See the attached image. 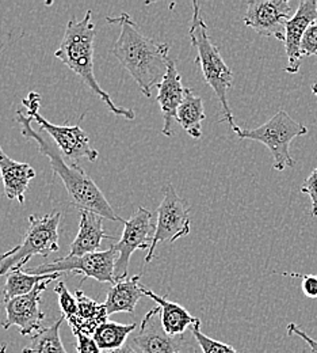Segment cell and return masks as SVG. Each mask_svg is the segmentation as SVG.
<instances>
[{"label": "cell", "mask_w": 317, "mask_h": 353, "mask_svg": "<svg viewBox=\"0 0 317 353\" xmlns=\"http://www.w3.org/2000/svg\"><path fill=\"white\" fill-rule=\"evenodd\" d=\"M22 105L28 109L29 117L37 123L44 132L54 141L57 148L64 154L72 163H78L79 159L86 158L90 162H95L99 157V152L91 145L90 137L80 125H56L43 117L39 112L41 106L40 94L32 91L23 99Z\"/></svg>", "instance_id": "cell-7"}, {"label": "cell", "mask_w": 317, "mask_h": 353, "mask_svg": "<svg viewBox=\"0 0 317 353\" xmlns=\"http://www.w3.org/2000/svg\"><path fill=\"white\" fill-rule=\"evenodd\" d=\"M0 176L6 197L23 204L25 193L30 181L36 176V170L29 163L14 161L0 147Z\"/></svg>", "instance_id": "cell-16"}, {"label": "cell", "mask_w": 317, "mask_h": 353, "mask_svg": "<svg viewBox=\"0 0 317 353\" xmlns=\"http://www.w3.org/2000/svg\"><path fill=\"white\" fill-rule=\"evenodd\" d=\"M199 326L201 323H197L194 326L190 327L191 330V334L193 337L197 340L199 348L202 350L204 353H239L233 347L224 344V343H220V341H216L208 336H205L204 333H201L199 330Z\"/></svg>", "instance_id": "cell-26"}, {"label": "cell", "mask_w": 317, "mask_h": 353, "mask_svg": "<svg viewBox=\"0 0 317 353\" xmlns=\"http://www.w3.org/2000/svg\"><path fill=\"white\" fill-rule=\"evenodd\" d=\"M64 316H60L52 326L43 327L32 336L30 343L22 350V353H67L60 339V327Z\"/></svg>", "instance_id": "cell-24"}, {"label": "cell", "mask_w": 317, "mask_h": 353, "mask_svg": "<svg viewBox=\"0 0 317 353\" xmlns=\"http://www.w3.org/2000/svg\"><path fill=\"white\" fill-rule=\"evenodd\" d=\"M204 101L195 95L191 88H187L186 98L177 112V123L194 139L202 136V121L205 120Z\"/></svg>", "instance_id": "cell-21"}, {"label": "cell", "mask_w": 317, "mask_h": 353, "mask_svg": "<svg viewBox=\"0 0 317 353\" xmlns=\"http://www.w3.org/2000/svg\"><path fill=\"white\" fill-rule=\"evenodd\" d=\"M140 280L141 274H136L131 279L127 277L120 280L111 285L107 292L106 302L103 303L107 315H113L116 312H135L137 302L145 296L140 288Z\"/></svg>", "instance_id": "cell-19"}, {"label": "cell", "mask_w": 317, "mask_h": 353, "mask_svg": "<svg viewBox=\"0 0 317 353\" xmlns=\"http://www.w3.org/2000/svg\"><path fill=\"white\" fill-rule=\"evenodd\" d=\"M60 277V273H50V274H32L23 270L22 268L12 269L7 274V280L3 288V302H8L14 298L23 296L30 294L40 283L45 280H56Z\"/></svg>", "instance_id": "cell-22"}, {"label": "cell", "mask_w": 317, "mask_h": 353, "mask_svg": "<svg viewBox=\"0 0 317 353\" xmlns=\"http://www.w3.org/2000/svg\"><path fill=\"white\" fill-rule=\"evenodd\" d=\"M191 44L197 49V57L194 60L202 70L205 82L213 88L223 108V121H227L230 130L234 132L237 125L228 102V90L233 85V72L224 61L220 49L213 44L208 25L201 14V4L193 1V19L188 29Z\"/></svg>", "instance_id": "cell-4"}, {"label": "cell", "mask_w": 317, "mask_h": 353, "mask_svg": "<svg viewBox=\"0 0 317 353\" xmlns=\"http://www.w3.org/2000/svg\"><path fill=\"white\" fill-rule=\"evenodd\" d=\"M136 323L121 325L116 322H105L102 323L95 333L92 334L95 343L100 348V351H117L121 350L128 339V336L136 329Z\"/></svg>", "instance_id": "cell-23"}, {"label": "cell", "mask_w": 317, "mask_h": 353, "mask_svg": "<svg viewBox=\"0 0 317 353\" xmlns=\"http://www.w3.org/2000/svg\"><path fill=\"white\" fill-rule=\"evenodd\" d=\"M301 56L303 57H311L317 54V22L311 25L308 30L305 32L303 41H301V48H300Z\"/></svg>", "instance_id": "cell-27"}, {"label": "cell", "mask_w": 317, "mask_h": 353, "mask_svg": "<svg viewBox=\"0 0 317 353\" xmlns=\"http://www.w3.org/2000/svg\"><path fill=\"white\" fill-rule=\"evenodd\" d=\"M118 259V253L114 245L109 250L90 253L80 257L65 256L57 259L53 263L39 265L33 269L26 270L32 274H50V273H64L69 272L74 274L82 276V283L86 279H95L98 283H110L116 284L114 269Z\"/></svg>", "instance_id": "cell-9"}, {"label": "cell", "mask_w": 317, "mask_h": 353, "mask_svg": "<svg viewBox=\"0 0 317 353\" xmlns=\"http://www.w3.org/2000/svg\"><path fill=\"white\" fill-rule=\"evenodd\" d=\"M156 223L152 214L140 207L136 212L124 223V232L120 241L114 245L118 259L114 269L116 283L128 277L131 257L136 250H149L155 236Z\"/></svg>", "instance_id": "cell-10"}, {"label": "cell", "mask_w": 317, "mask_h": 353, "mask_svg": "<svg viewBox=\"0 0 317 353\" xmlns=\"http://www.w3.org/2000/svg\"><path fill=\"white\" fill-rule=\"evenodd\" d=\"M61 212H53L44 216L30 215L29 228L22 242L14 249L0 256V276H7L12 269L28 264L33 256L47 257L58 252V225Z\"/></svg>", "instance_id": "cell-5"}, {"label": "cell", "mask_w": 317, "mask_h": 353, "mask_svg": "<svg viewBox=\"0 0 317 353\" xmlns=\"http://www.w3.org/2000/svg\"><path fill=\"white\" fill-rule=\"evenodd\" d=\"M76 350L78 353H102L94 337L87 334L76 336Z\"/></svg>", "instance_id": "cell-30"}, {"label": "cell", "mask_w": 317, "mask_h": 353, "mask_svg": "<svg viewBox=\"0 0 317 353\" xmlns=\"http://www.w3.org/2000/svg\"><path fill=\"white\" fill-rule=\"evenodd\" d=\"M78 301V316L76 323L72 327L75 336L87 334L92 336L95 330L105 322H107V312L103 303H98L89 298L83 291H76Z\"/></svg>", "instance_id": "cell-20"}, {"label": "cell", "mask_w": 317, "mask_h": 353, "mask_svg": "<svg viewBox=\"0 0 317 353\" xmlns=\"http://www.w3.org/2000/svg\"><path fill=\"white\" fill-rule=\"evenodd\" d=\"M137 353H177L182 347L181 337L170 336L160 321V307L146 312L140 325V332L132 340Z\"/></svg>", "instance_id": "cell-14"}, {"label": "cell", "mask_w": 317, "mask_h": 353, "mask_svg": "<svg viewBox=\"0 0 317 353\" xmlns=\"http://www.w3.org/2000/svg\"><path fill=\"white\" fill-rule=\"evenodd\" d=\"M287 334L292 337H300L303 341H305L311 350V353H317V341L314 340L311 336H308L300 325L296 323H289L287 325Z\"/></svg>", "instance_id": "cell-31"}, {"label": "cell", "mask_w": 317, "mask_h": 353, "mask_svg": "<svg viewBox=\"0 0 317 353\" xmlns=\"http://www.w3.org/2000/svg\"><path fill=\"white\" fill-rule=\"evenodd\" d=\"M140 288L145 296L153 299L157 303V306L160 307L162 325L170 336L179 337L191 326L201 323V321L198 318L193 316L181 305L170 302L166 296H160V295L155 294L152 290H148L146 287H144L141 284H140Z\"/></svg>", "instance_id": "cell-18"}, {"label": "cell", "mask_w": 317, "mask_h": 353, "mask_svg": "<svg viewBox=\"0 0 317 353\" xmlns=\"http://www.w3.org/2000/svg\"><path fill=\"white\" fill-rule=\"evenodd\" d=\"M54 281L53 279L40 283L30 294L14 298L4 303L6 321L1 322L3 329H10L11 326H18L21 336H32L41 330L45 314L40 309L41 294L47 285Z\"/></svg>", "instance_id": "cell-12"}, {"label": "cell", "mask_w": 317, "mask_h": 353, "mask_svg": "<svg viewBox=\"0 0 317 353\" xmlns=\"http://www.w3.org/2000/svg\"><path fill=\"white\" fill-rule=\"evenodd\" d=\"M236 136L241 140H252L265 144L274 158V169L283 172L287 168H294V159L290 155L292 141L308 133V127L296 121L287 112L279 109L275 116L254 130H241L237 127Z\"/></svg>", "instance_id": "cell-6"}, {"label": "cell", "mask_w": 317, "mask_h": 353, "mask_svg": "<svg viewBox=\"0 0 317 353\" xmlns=\"http://www.w3.org/2000/svg\"><path fill=\"white\" fill-rule=\"evenodd\" d=\"M287 0H250L244 15L245 26L265 37L285 41V23L293 17Z\"/></svg>", "instance_id": "cell-11"}, {"label": "cell", "mask_w": 317, "mask_h": 353, "mask_svg": "<svg viewBox=\"0 0 317 353\" xmlns=\"http://www.w3.org/2000/svg\"><path fill=\"white\" fill-rule=\"evenodd\" d=\"M177 353H181V352H177Z\"/></svg>", "instance_id": "cell-35"}, {"label": "cell", "mask_w": 317, "mask_h": 353, "mask_svg": "<svg viewBox=\"0 0 317 353\" xmlns=\"http://www.w3.org/2000/svg\"><path fill=\"white\" fill-rule=\"evenodd\" d=\"M106 22L120 26V36L113 48V54L135 79L141 92L152 97V88H157L167 74L170 61V44L156 43L144 36L128 12L118 17H107Z\"/></svg>", "instance_id": "cell-1"}, {"label": "cell", "mask_w": 317, "mask_h": 353, "mask_svg": "<svg viewBox=\"0 0 317 353\" xmlns=\"http://www.w3.org/2000/svg\"><path fill=\"white\" fill-rule=\"evenodd\" d=\"M7 351V345L6 344H0V353H6Z\"/></svg>", "instance_id": "cell-34"}, {"label": "cell", "mask_w": 317, "mask_h": 353, "mask_svg": "<svg viewBox=\"0 0 317 353\" xmlns=\"http://www.w3.org/2000/svg\"><path fill=\"white\" fill-rule=\"evenodd\" d=\"M103 353H137L132 347H129V345H124L121 350H117V351H109V352H103Z\"/></svg>", "instance_id": "cell-32"}, {"label": "cell", "mask_w": 317, "mask_h": 353, "mask_svg": "<svg viewBox=\"0 0 317 353\" xmlns=\"http://www.w3.org/2000/svg\"><path fill=\"white\" fill-rule=\"evenodd\" d=\"M103 221L100 215L90 211H80V224L75 241L71 243L68 256L80 257L90 253H96L100 249L103 239H116L109 235L103 228Z\"/></svg>", "instance_id": "cell-17"}, {"label": "cell", "mask_w": 317, "mask_h": 353, "mask_svg": "<svg viewBox=\"0 0 317 353\" xmlns=\"http://www.w3.org/2000/svg\"><path fill=\"white\" fill-rule=\"evenodd\" d=\"M187 88L182 83V77L175 65V61L170 59L167 74L157 86L156 101L160 105L163 116L162 133L167 137H173L174 127L177 124V112L186 98Z\"/></svg>", "instance_id": "cell-15"}, {"label": "cell", "mask_w": 317, "mask_h": 353, "mask_svg": "<svg viewBox=\"0 0 317 353\" xmlns=\"http://www.w3.org/2000/svg\"><path fill=\"white\" fill-rule=\"evenodd\" d=\"M311 88H312V92H314V95L317 97V82H315Z\"/></svg>", "instance_id": "cell-33"}, {"label": "cell", "mask_w": 317, "mask_h": 353, "mask_svg": "<svg viewBox=\"0 0 317 353\" xmlns=\"http://www.w3.org/2000/svg\"><path fill=\"white\" fill-rule=\"evenodd\" d=\"M17 123L21 127L22 134L26 139L36 141L40 152L49 159L54 174L61 178L74 207L79 208L80 211H90L96 215H100L107 221L125 223L124 219H121L116 214V211L113 210L102 190L98 188V185L91 179V176L78 163L68 165L54 141L50 140L49 134L43 130L33 128V120L29 116L18 110Z\"/></svg>", "instance_id": "cell-2"}, {"label": "cell", "mask_w": 317, "mask_h": 353, "mask_svg": "<svg viewBox=\"0 0 317 353\" xmlns=\"http://www.w3.org/2000/svg\"><path fill=\"white\" fill-rule=\"evenodd\" d=\"M54 292L57 294L58 298V306L61 310V316L68 322L71 329L76 323V316H78V301L76 296L69 292L67 285L63 281H57L54 287Z\"/></svg>", "instance_id": "cell-25"}, {"label": "cell", "mask_w": 317, "mask_h": 353, "mask_svg": "<svg viewBox=\"0 0 317 353\" xmlns=\"http://www.w3.org/2000/svg\"><path fill=\"white\" fill-rule=\"evenodd\" d=\"M190 214L191 205L181 196H178L175 188L171 183H167L163 188V200L157 210L155 236L151 249L146 252L145 264L152 261L159 243H174L190 234Z\"/></svg>", "instance_id": "cell-8"}, {"label": "cell", "mask_w": 317, "mask_h": 353, "mask_svg": "<svg viewBox=\"0 0 317 353\" xmlns=\"http://www.w3.org/2000/svg\"><path fill=\"white\" fill-rule=\"evenodd\" d=\"M96 34L95 22L92 19V11L89 10L82 21L71 19L67 23L63 41L60 48L54 52V57L63 61L72 72L82 78L86 86L103 101L107 109L120 117L127 120H135L136 113L133 109L120 108L114 103L110 95L100 88L94 72V40Z\"/></svg>", "instance_id": "cell-3"}, {"label": "cell", "mask_w": 317, "mask_h": 353, "mask_svg": "<svg viewBox=\"0 0 317 353\" xmlns=\"http://www.w3.org/2000/svg\"><path fill=\"white\" fill-rule=\"evenodd\" d=\"M301 193L309 196L312 203V216L317 218V168L304 181L301 186Z\"/></svg>", "instance_id": "cell-29"}, {"label": "cell", "mask_w": 317, "mask_h": 353, "mask_svg": "<svg viewBox=\"0 0 317 353\" xmlns=\"http://www.w3.org/2000/svg\"><path fill=\"white\" fill-rule=\"evenodd\" d=\"M317 22V0H301L293 17L285 23V52L287 65L285 72L297 74L301 67V41L308 28Z\"/></svg>", "instance_id": "cell-13"}, {"label": "cell", "mask_w": 317, "mask_h": 353, "mask_svg": "<svg viewBox=\"0 0 317 353\" xmlns=\"http://www.w3.org/2000/svg\"><path fill=\"white\" fill-rule=\"evenodd\" d=\"M283 276H290V277H298L301 279V288L303 292L307 298H312L316 299L317 298V276L315 274H296V273H287L283 272Z\"/></svg>", "instance_id": "cell-28"}]
</instances>
